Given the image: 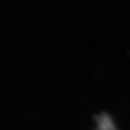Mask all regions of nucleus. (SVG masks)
<instances>
[{"label":"nucleus","mask_w":130,"mask_h":130,"mask_svg":"<svg viewBox=\"0 0 130 130\" xmlns=\"http://www.w3.org/2000/svg\"><path fill=\"white\" fill-rule=\"evenodd\" d=\"M95 119L96 121V130H116L112 118L106 112L97 115Z\"/></svg>","instance_id":"obj_1"}]
</instances>
